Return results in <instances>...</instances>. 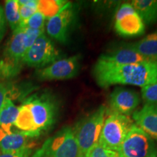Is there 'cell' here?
Returning a JSON list of instances; mask_svg holds the SVG:
<instances>
[{"instance_id":"obj_1","label":"cell","mask_w":157,"mask_h":157,"mask_svg":"<svg viewBox=\"0 0 157 157\" xmlns=\"http://www.w3.org/2000/svg\"><path fill=\"white\" fill-rule=\"evenodd\" d=\"M14 126L31 138L40 136L53 125L58 112L56 101L48 94L34 95L24 100L18 107Z\"/></svg>"},{"instance_id":"obj_2","label":"cell","mask_w":157,"mask_h":157,"mask_svg":"<svg viewBox=\"0 0 157 157\" xmlns=\"http://www.w3.org/2000/svg\"><path fill=\"white\" fill-rule=\"evenodd\" d=\"M95 81L101 87L113 84H129L143 87L157 82V60H144L121 66L96 64L93 71Z\"/></svg>"},{"instance_id":"obj_3","label":"cell","mask_w":157,"mask_h":157,"mask_svg":"<svg viewBox=\"0 0 157 157\" xmlns=\"http://www.w3.org/2000/svg\"><path fill=\"white\" fill-rule=\"evenodd\" d=\"M25 30L18 28L13 32L0 58V78L2 81L16 76L22 70L23 58L26 52Z\"/></svg>"},{"instance_id":"obj_4","label":"cell","mask_w":157,"mask_h":157,"mask_svg":"<svg viewBox=\"0 0 157 157\" xmlns=\"http://www.w3.org/2000/svg\"><path fill=\"white\" fill-rule=\"evenodd\" d=\"M105 106L101 105L95 112L80 121L74 129L78 148V157H86L98 144L105 119Z\"/></svg>"},{"instance_id":"obj_5","label":"cell","mask_w":157,"mask_h":157,"mask_svg":"<svg viewBox=\"0 0 157 157\" xmlns=\"http://www.w3.org/2000/svg\"><path fill=\"white\" fill-rule=\"evenodd\" d=\"M32 157H78L74 128L64 127L44 141Z\"/></svg>"},{"instance_id":"obj_6","label":"cell","mask_w":157,"mask_h":157,"mask_svg":"<svg viewBox=\"0 0 157 157\" xmlns=\"http://www.w3.org/2000/svg\"><path fill=\"white\" fill-rule=\"evenodd\" d=\"M134 124L128 116L111 113L104 121L98 145L107 150L117 152Z\"/></svg>"},{"instance_id":"obj_7","label":"cell","mask_w":157,"mask_h":157,"mask_svg":"<svg viewBox=\"0 0 157 157\" xmlns=\"http://www.w3.org/2000/svg\"><path fill=\"white\" fill-rule=\"evenodd\" d=\"M117 154L119 157H157V145L151 137L134 124Z\"/></svg>"},{"instance_id":"obj_8","label":"cell","mask_w":157,"mask_h":157,"mask_svg":"<svg viewBox=\"0 0 157 157\" xmlns=\"http://www.w3.org/2000/svg\"><path fill=\"white\" fill-rule=\"evenodd\" d=\"M61 58L60 52L52 40L43 34L26 51L23 63L30 67L41 69Z\"/></svg>"},{"instance_id":"obj_9","label":"cell","mask_w":157,"mask_h":157,"mask_svg":"<svg viewBox=\"0 0 157 157\" xmlns=\"http://www.w3.org/2000/svg\"><path fill=\"white\" fill-rule=\"evenodd\" d=\"M114 28L122 36H137L144 34L146 26L131 3H124L116 13Z\"/></svg>"},{"instance_id":"obj_10","label":"cell","mask_w":157,"mask_h":157,"mask_svg":"<svg viewBox=\"0 0 157 157\" xmlns=\"http://www.w3.org/2000/svg\"><path fill=\"white\" fill-rule=\"evenodd\" d=\"M80 68L78 55L59 59L46 67L36 71V76L42 81L69 79L77 75Z\"/></svg>"},{"instance_id":"obj_11","label":"cell","mask_w":157,"mask_h":157,"mask_svg":"<svg viewBox=\"0 0 157 157\" xmlns=\"http://www.w3.org/2000/svg\"><path fill=\"white\" fill-rule=\"evenodd\" d=\"M75 16V9L73 5L67 2L56 15L48 20L47 33L58 42L66 44Z\"/></svg>"},{"instance_id":"obj_12","label":"cell","mask_w":157,"mask_h":157,"mask_svg":"<svg viewBox=\"0 0 157 157\" xmlns=\"http://www.w3.org/2000/svg\"><path fill=\"white\" fill-rule=\"evenodd\" d=\"M140 103L138 93L132 90L118 87L111 94L109 100L110 109L112 113L125 116L132 114Z\"/></svg>"},{"instance_id":"obj_13","label":"cell","mask_w":157,"mask_h":157,"mask_svg":"<svg viewBox=\"0 0 157 157\" xmlns=\"http://www.w3.org/2000/svg\"><path fill=\"white\" fill-rule=\"evenodd\" d=\"M31 137L20 131L6 133L0 128V153L1 154H31Z\"/></svg>"},{"instance_id":"obj_14","label":"cell","mask_w":157,"mask_h":157,"mask_svg":"<svg viewBox=\"0 0 157 157\" xmlns=\"http://www.w3.org/2000/svg\"><path fill=\"white\" fill-rule=\"evenodd\" d=\"M132 118L139 128L157 140V104L145 103L141 109L132 113Z\"/></svg>"},{"instance_id":"obj_15","label":"cell","mask_w":157,"mask_h":157,"mask_svg":"<svg viewBox=\"0 0 157 157\" xmlns=\"http://www.w3.org/2000/svg\"><path fill=\"white\" fill-rule=\"evenodd\" d=\"M148 60L127 45V48L101 55L96 64L102 66H121Z\"/></svg>"},{"instance_id":"obj_16","label":"cell","mask_w":157,"mask_h":157,"mask_svg":"<svg viewBox=\"0 0 157 157\" xmlns=\"http://www.w3.org/2000/svg\"><path fill=\"white\" fill-rule=\"evenodd\" d=\"M128 46L148 60H157V31Z\"/></svg>"},{"instance_id":"obj_17","label":"cell","mask_w":157,"mask_h":157,"mask_svg":"<svg viewBox=\"0 0 157 157\" xmlns=\"http://www.w3.org/2000/svg\"><path fill=\"white\" fill-rule=\"evenodd\" d=\"M131 5L145 25L157 23V0H133Z\"/></svg>"},{"instance_id":"obj_18","label":"cell","mask_w":157,"mask_h":157,"mask_svg":"<svg viewBox=\"0 0 157 157\" xmlns=\"http://www.w3.org/2000/svg\"><path fill=\"white\" fill-rule=\"evenodd\" d=\"M19 109L13 103V100L7 98L0 109V128L6 133L13 132L12 127L14 126L18 116Z\"/></svg>"},{"instance_id":"obj_19","label":"cell","mask_w":157,"mask_h":157,"mask_svg":"<svg viewBox=\"0 0 157 157\" xmlns=\"http://www.w3.org/2000/svg\"><path fill=\"white\" fill-rule=\"evenodd\" d=\"M5 15L6 21L13 31L19 28L21 16L19 12V3L17 0H7L5 2Z\"/></svg>"},{"instance_id":"obj_20","label":"cell","mask_w":157,"mask_h":157,"mask_svg":"<svg viewBox=\"0 0 157 157\" xmlns=\"http://www.w3.org/2000/svg\"><path fill=\"white\" fill-rule=\"evenodd\" d=\"M67 2L63 0H42L38 1V11L46 19L56 15L61 10Z\"/></svg>"},{"instance_id":"obj_21","label":"cell","mask_w":157,"mask_h":157,"mask_svg":"<svg viewBox=\"0 0 157 157\" xmlns=\"http://www.w3.org/2000/svg\"><path fill=\"white\" fill-rule=\"evenodd\" d=\"M19 12L21 16V25L38 11L37 0H20Z\"/></svg>"},{"instance_id":"obj_22","label":"cell","mask_w":157,"mask_h":157,"mask_svg":"<svg viewBox=\"0 0 157 157\" xmlns=\"http://www.w3.org/2000/svg\"><path fill=\"white\" fill-rule=\"evenodd\" d=\"M46 18L42 13L37 11L31 17L27 20L25 22L22 23L19 28L25 29L29 28L33 29H44V24Z\"/></svg>"},{"instance_id":"obj_23","label":"cell","mask_w":157,"mask_h":157,"mask_svg":"<svg viewBox=\"0 0 157 157\" xmlns=\"http://www.w3.org/2000/svg\"><path fill=\"white\" fill-rule=\"evenodd\" d=\"M141 93L145 103L157 104V82L142 87Z\"/></svg>"},{"instance_id":"obj_24","label":"cell","mask_w":157,"mask_h":157,"mask_svg":"<svg viewBox=\"0 0 157 157\" xmlns=\"http://www.w3.org/2000/svg\"><path fill=\"white\" fill-rule=\"evenodd\" d=\"M16 92H17V90H15L14 86L10 82L6 81L0 82V109L6 98H10L9 95L16 96Z\"/></svg>"},{"instance_id":"obj_25","label":"cell","mask_w":157,"mask_h":157,"mask_svg":"<svg viewBox=\"0 0 157 157\" xmlns=\"http://www.w3.org/2000/svg\"><path fill=\"white\" fill-rule=\"evenodd\" d=\"M25 45L26 50L31 48L35 41L41 35L44 34V29H33L25 28Z\"/></svg>"},{"instance_id":"obj_26","label":"cell","mask_w":157,"mask_h":157,"mask_svg":"<svg viewBox=\"0 0 157 157\" xmlns=\"http://www.w3.org/2000/svg\"><path fill=\"white\" fill-rule=\"evenodd\" d=\"M86 157H119L117 152L107 150L97 145L90 151Z\"/></svg>"},{"instance_id":"obj_27","label":"cell","mask_w":157,"mask_h":157,"mask_svg":"<svg viewBox=\"0 0 157 157\" xmlns=\"http://www.w3.org/2000/svg\"><path fill=\"white\" fill-rule=\"evenodd\" d=\"M7 21L5 15V10L3 7L0 5V42L2 40L7 30Z\"/></svg>"},{"instance_id":"obj_28","label":"cell","mask_w":157,"mask_h":157,"mask_svg":"<svg viewBox=\"0 0 157 157\" xmlns=\"http://www.w3.org/2000/svg\"><path fill=\"white\" fill-rule=\"evenodd\" d=\"M31 154H1L0 157H31Z\"/></svg>"}]
</instances>
